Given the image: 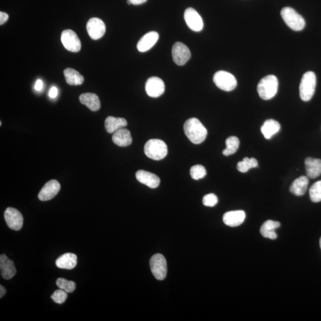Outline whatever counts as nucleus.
I'll return each mask as SVG.
<instances>
[{"instance_id":"obj_29","label":"nucleus","mask_w":321,"mask_h":321,"mask_svg":"<svg viewBox=\"0 0 321 321\" xmlns=\"http://www.w3.org/2000/svg\"><path fill=\"white\" fill-rule=\"evenodd\" d=\"M258 160L255 158H249L248 157H245L242 162L237 163V169L241 173H246L250 169L258 168Z\"/></svg>"},{"instance_id":"obj_35","label":"nucleus","mask_w":321,"mask_h":321,"mask_svg":"<svg viewBox=\"0 0 321 321\" xmlns=\"http://www.w3.org/2000/svg\"><path fill=\"white\" fill-rule=\"evenodd\" d=\"M9 15L5 12H0V25L5 24L8 21Z\"/></svg>"},{"instance_id":"obj_12","label":"nucleus","mask_w":321,"mask_h":321,"mask_svg":"<svg viewBox=\"0 0 321 321\" xmlns=\"http://www.w3.org/2000/svg\"><path fill=\"white\" fill-rule=\"evenodd\" d=\"M86 29L89 37L94 40L100 39L104 36L106 31L104 22L96 18L90 19L86 25Z\"/></svg>"},{"instance_id":"obj_26","label":"nucleus","mask_w":321,"mask_h":321,"mask_svg":"<svg viewBox=\"0 0 321 321\" xmlns=\"http://www.w3.org/2000/svg\"><path fill=\"white\" fill-rule=\"evenodd\" d=\"M281 129L280 123L277 121L269 119L265 121L261 127V131L265 139H270Z\"/></svg>"},{"instance_id":"obj_28","label":"nucleus","mask_w":321,"mask_h":321,"mask_svg":"<svg viewBox=\"0 0 321 321\" xmlns=\"http://www.w3.org/2000/svg\"><path fill=\"white\" fill-rule=\"evenodd\" d=\"M226 148L223 150V153L225 156H229L236 153L239 149L240 141L236 136L228 137L226 141Z\"/></svg>"},{"instance_id":"obj_24","label":"nucleus","mask_w":321,"mask_h":321,"mask_svg":"<svg viewBox=\"0 0 321 321\" xmlns=\"http://www.w3.org/2000/svg\"><path fill=\"white\" fill-rule=\"evenodd\" d=\"M127 121L123 118L109 116L105 121V127L108 133H114L115 131L127 126Z\"/></svg>"},{"instance_id":"obj_33","label":"nucleus","mask_w":321,"mask_h":321,"mask_svg":"<svg viewBox=\"0 0 321 321\" xmlns=\"http://www.w3.org/2000/svg\"><path fill=\"white\" fill-rule=\"evenodd\" d=\"M66 291L62 290V289L59 288V290L54 292V293L51 295V298L54 302L58 304H62L65 302L67 300L68 295H67Z\"/></svg>"},{"instance_id":"obj_14","label":"nucleus","mask_w":321,"mask_h":321,"mask_svg":"<svg viewBox=\"0 0 321 321\" xmlns=\"http://www.w3.org/2000/svg\"><path fill=\"white\" fill-rule=\"evenodd\" d=\"M60 189L61 186L59 182L56 180H51L42 188L39 194H38V198L41 201L52 200L59 194Z\"/></svg>"},{"instance_id":"obj_30","label":"nucleus","mask_w":321,"mask_h":321,"mask_svg":"<svg viewBox=\"0 0 321 321\" xmlns=\"http://www.w3.org/2000/svg\"><path fill=\"white\" fill-rule=\"evenodd\" d=\"M57 287L68 293H73L76 289V283L72 281H69L63 278H58L56 281Z\"/></svg>"},{"instance_id":"obj_39","label":"nucleus","mask_w":321,"mask_h":321,"mask_svg":"<svg viewBox=\"0 0 321 321\" xmlns=\"http://www.w3.org/2000/svg\"><path fill=\"white\" fill-rule=\"evenodd\" d=\"M6 293V288L3 286V285H0V298H2L5 296V295Z\"/></svg>"},{"instance_id":"obj_16","label":"nucleus","mask_w":321,"mask_h":321,"mask_svg":"<svg viewBox=\"0 0 321 321\" xmlns=\"http://www.w3.org/2000/svg\"><path fill=\"white\" fill-rule=\"evenodd\" d=\"M246 218L245 212L242 210L232 211L225 213L223 222L227 226L232 227L239 226Z\"/></svg>"},{"instance_id":"obj_6","label":"nucleus","mask_w":321,"mask_h":321,"mask_svg":"<svg viewBox=\"0 0 321 321\" xmlns=\"http://www.w3.org/2000/svg\"><path fill=\"white\" fill-rule=\"evenodd\" d=\"M213 80L217 87L224 91H232L237 85L235 77L226 71H218L215 73Z\"/></svg>"},{"instance_id":"obj_21","label":"nucleus","mask_w":321,"mask_h":321,"mask_svg":"<svg viewBox=\"0 0 321 321\" xmlns=\"http://www.w3.org/2000/svg\"><path fill=\"white\" fill-rule=\"evenodd\" d=\"M80 102L92 111H98L101 108V102L97 95L94 93H85L79 96Z\"/></svg>"},{"instance_id":"obj_40","label":"nucleus","mask_w":321,"mask_h":321,"mask_svg":"<svg viewBox=\"0 0 321 321\" xmlns=\"http://www.w3.org/2000/svg\"><path fill=\"white\" fill-rule=\"evenodd\" d=\"M127 4H128V5H131V2L129 1V0H127Z\"/></svg>"},{"instance_id":"obj_13","label":"nucleus","mask_w":321,"mask_h":321,"mask_svg":"<svg viewBox=\"0 0 321 321\" xmlns=\"http://www.w3.org/2000/svg\"><path fill=\"white\" fill-rule=\"evenodd\" d=\"M145 91L150 97L158 98L165 91V83L158 77H151L146 82Z\"/></svg>"},{"instance_id":"obj_5","label":"nucleus","mask_w":321,"mask_h":321,"mask_svg":"<svg viewBox=\"0 0 321 321\" xmlns=\"http://www.w3.org/2000/svg\"><path fill=\"white\" fill-rule=\"evenodd\" d=\"M281 15L285 23L292 30L300 31L305 27L304 19L293 9L286 7L282 9Z\"/></svg>"},{"instance_id":"obj_3","label":"nucleus","mask_w":321,"mask_h":321,"mask_svg":"<svg viewBox=\"0 0 321 321\" xmlns=\"http://www.w3.org/2000/svg\"><path fill=\"white\" fill-rule=\"evenodd\" d=\"M144 152L148 158L155 160H162L168 155V148L162 140L150 139L144 147Z\"/></svg>"},{"instance_id":"obj_10","label":"nucleus","mask_w":321,"mask_h":321,"mask_svg":"<svg viewBox=\"0 0 321 321\" xmlns=\"http://www.w3.org/2000/svg\"><path fill=\"white\" fill-rule=\"evenodd\" d=\"M5 219L10 229L15 231L20 230L24 224V217L18 210L14 208H8L5 212Z\"/></svg>"},{"instance_id":"obj_8","label":"nucleus","mask_w":321,"mask_h":321,"mask_svg":"<svg viewBox=\"0 0 321 321\" xmlns=\"http://www.w3.org/2000/svg\"><path fill=\"white\" fill-rule=\"evenodd\" d=\"M61 41L64 48L71 52L77 53L81 49V42L75 32L67 30L63 31Z\"/></svg>"},{"instance_id":"obj_2","label":"nucleus","mask_w":321,"mask_h":321,"mask_svg":"<svg viewBox=\"0 0 321 321\" xmlns=\"http://www.w3.org/2000/svg\"><path fill=\"white\" fill-rule=\"evenodd\" d=\"M278 80L274 75H268L262 78L258 83L257 91L260 97L264 100H269L277 94Z\"/></svg>"},{"instance_id":"obj_37","label":"nucleus","mask_w":321,"mask_h":321,"mask_svg":"<svg viewBox=\"0 0 321 321\" xmlns=\"http://www.w3.org/2000/svg\"><path fill=\"white\" fill-rule=\"evenodd\" d=\"M43 87V82L41 79L37 80L36 83H35V89L37 91H41Z\"/></svg>"},{"instance_id":"obj_34","label":"nucleus","mask_w":321,"mask_h":321,"mask_svg":"<svg viewBox=\"0 0 321 321\" xmlns=\"http://www.w3.org/2000/svg\"><path fill=\"white\" fill-rule=\"evenodd\" d=\"M218 202L217 196L214 194H207L204 196L202 202L205 206L213 207L216 206Z\"/></svg>"},{"instance_id":"obj_23","label":"nucleus","mask_w":321,"mask_h":321,"mask_svg":"<svg viewBox=\"0 0 321 321\" xmlns=\"http://www.w3.org/2000/svg\"><path fill=\"white\" fill-rule=\"evenodd\" d=\"M280 226L281 224L278 221L267 220L262 224L261 229H260V232H261L262 236L265 238L275 240L277 238L275 230Z\"/></svg>"},{"instance_id":"obj_7","label":"nucleus","mask_w":321,"mask_h":321,"mask_svg":"<svg viewBox=\"0 0 321 321\" xmlns=\"http://www.w3.org/2000/svg\"><path fill=\"white\" fill-rule=\"evenodd\" d=\"M150 266L157 280H165L168 273V264L165 256L159 253L153 255L150 260Z\"/></svg>"},{"instance_id":"obj_22","label":"nucleus","mask_w":321,"mask_h":321,"mask_svg":"<svg viewBox=\"0 0 321 321\" xmlns=\"http://www.w3.org/2000/svg\"><path fill=\"white\" fill-rule=\"evenodd\" d=\"M77 263V256L74 253H67L56 260V264L58 268L61 269H72L76 267Z\"/></svg>"},{"instance_id":"obj_4","label":"nucleus","mask_w":321,"mask_h":321,"mask_svg":"<svg viewBox=\"0 0 321 321\" xmlns=\"http://www.w3.org/2000/svg\"><path fill=\"white\" fill-rule=\"evenodd\" d=\"M316 77L313 72L305 73L301 78L299 87L301 100L309 101L312 99L315 91Z\"/></svg>"},{"instance_id":"obj_11","label":"nucleus","mask_w":321,"mask_h":321,"mask_svg":"<svg viewBox=\"0 0 321 321\" xmlns=\"http://www.w3.org/2000/svg\"><path fill=\"white\" fill-rule=\"evenodd\" d=\"M184 18L188 27L193 31L200 32L204 28V22L201 16L194 9L186 10Z\"/></svg>"},{"instance_id":"obj_41","label":"nucleus","mask_w":321,"mask_h":321,"mask_svg":"<svg viewBox=\"0 0 321 321\" xmlns=\"http://www.w3.org/2000/svg\"><path fill=\"white\" fill-rule=\"evenodd\" d=\"M319 245H320V248L321 249V237H320V240H319Z\"/></svg>"},{"instance_id":"obj_18","label":"nucleus","mask_w":321,"mask_h":321,"mask_svg":"<svg viewBox=\"0 0 321 321\" xmlns=\"http://www.w3.org/2000/svg\"><path fill=\"white\" fill-rule=\"evenodd\" d=\"M0 269L2 277L6 280H10L16 274L14 262L5 254L0 256Z\"/></svg>"},{"instance_id":"obj_32","label":"nucleus","mask_w":321,"mask_h":321,"mask_svg":"<svg viewBox=\"0 0 321 321\" xmlns=\"http://www.w3.org/2000/svg\"><path fill=\"white\" fill-rule=\"evenodd\" d=\"M190 173L191 178L196 181L203 179L207 175L206 169L202 165H196L192 167Z\"/></svg>"},{"instance_id":"obj_38","label":"nucleus","mask_w":321,"mask_h":321,"mask_svg":"<svg viewBox=\"0 0 321 321\" xmlns=\"http://www.w3.org/2000/svg\"><path fill=\"white\" fill-rule=\"evenodd\" d=\"M129 1L133 5H140L146 2L147 0H129Z\"/></svg>"},{"instance_id":"obj_20","label":"nucleus","mask_w":321,"mask_h":321,"mask_svg":"<svg viewBox=\"0 0 321 321\" xmlns=\"http://www.w3.org/2000/svg\"><path fill=\"white\" fill-rule=\"evenodd\" d=\"M304 163L308 178L315 179L321 175V159L308 157Z\"/></svg>"},{"instance_id":"obj_31","label":"nucleus","mask_w":321,"mask_h":321,"mask_svg":"<svg viewBox=\"0 0 321 321\" xmlns=\"http://www.w3.org/2000/svg\"><path fill=\"white\" fill-rule=\"evenodd\" d=\"M311 201L314 203L321 201V181H317L311 186L309 189Z\"/></svg>"},{"instance_id":"obj_9","label":"nucleus","mask_w":321,"mask_h":321,"mask_svg":"<svg viewBox=\"0 0 321 321\" xmlns=\"http://www.w3.org/2000/svg\"><path fill=\"white\" fill-rule=\"evenodd\" d=\"M172 57L177 65L184 66L191 59V53L185 44L177 42L172 48Z\"/></svg>"},{"instance_id":"obj_25","label":"nucleus","mask_w":321,"mask_h":321,"mask_svg":"<svg viewBox=\"0 0 321 321\" xmlns=\"http://www.w3.org/2000/svg\"><path fill=\"white\" fill-rule=\"evenodd\" d=\"M309 183V179L307 176H301L292 183L290 191L297 197L302 196L306 193Z\"/></svg>"},{"instance_id":"obj_1","label":"nucleus","mask_w":321,"mask_h":321,"mask_svg":"<svg viewBox=\"0 0 321 321\" xmlns=\"http://www.w3.org/2000/svg\"><path fill=\"white\" fill-rule=\"evenodd\" d=\"M184 129L186 136L194 144H200L207 136L208 131L197 118H189L185 122Z\"/></svg>"},{"instance_id":"obj_36","label":"nucleus","mask_w":321,"mask_h":321,"mask_svg":"<svg viewBox=\"0 0 321 321\" xmlns=\"http://www.w3.org/2000/svg\"><path fill=\"white\" fill-rule=\"evenodd\" d=\"M58 94V89L55 86H53L49 92V96L51 98H55Z\"/></svg>"},{"instance_id":"obj_19","label":"nucleus","mask_w":321,"mask_h":321,"mask_svg":"<svg viewBox=\"0 0 321 321\" xmlns=\"http://www.w3.org/2000/svg\"><path fill=\"white\" fill-rule=\"evenodd\" d=\"M112 140L115 144L120 147L128 146L132 143V137L130 131L125 128L115 131L112 135Z\"/></svg>"},{"instance_id":"obj_15","label":"nucleus","mask_w":321,"mask_h":321,"mask_svg":"<svg viewBox=\"0 0 321 321\" xmlns=\"http://www.w3.org/2000/svg\"><path fill=\"white\" fill-rule=\"evenodd\" d=\"M136 178L141 184L151 189L158 188L160 184V179L152 173L139 170L136 173Z\"/></svg>"},{"instance_id":"obj_27","label":"nucleus","mask_w":321,"mask_h":321,"mask_svg":"<svg viewBox=\"0 0 321 321\" xmlns=\"http://www.w3.org/2000/svg\"><path fill=\"white\" fill-rule=\"evenodd\" d=\"M64 75L67 84L70 85H80L84 82V78L81 74L72 68L64 70Z\"/></svg>"},{"instance_id":"obj_17","label":"nucleus","mask_w":321,"mask_h":321,"mask_svg":"<svg viewBox=\"0 0 321 321\" xmlns=\"http://www.w3.org/2000/svg\"><path fill=\"white\" fill-rule=\"evenodd\" d=\"M159 39V34L156 32L152 31L144 35V36L138 42L137 48L138 51L141 53H144L146 51L151 49L158 41Z\"/></svg>"}]
</instances>
